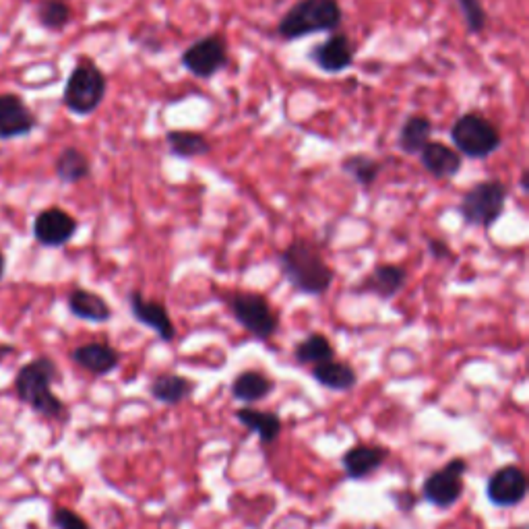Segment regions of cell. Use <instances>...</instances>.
<instances>
[{
  "mask_svg": "<svg viewBox=\"0 0 529 529\" xmlns=\"http://www.w3.org/2000/svg\"><path fill=\"white\" fill-rule=\"evenodd\" d=\"M286 282L302 296H323L331 290L335 273L321 255L319 246L306 238L292 240L277 255Z\"/></svg>",
  "mask_w": 529,
  "mask_h": 529,
  "instance_id": "1",
  "label": "cell"
},
{
  "mask_svg": "<svg viewBox=\"0 0 529 529\" xmlns=\"http://www.w3.org/2000/svg\"><path fill=\"white\" fill-rule=\"evenodd\" d=\"M60 379L58 364L50 356H38L23 364L15 377L17 399L31 412L46 420H62L67 416V406L52 385Z\"/></svg>",
  "mask_w": 529,
  "mask_h": 529,
  "instance_id": "2",
  "label": "cell"
},
{
  "mask_svg": "<svg viewBox=\"0 0 529 529\" xmlns=\"http://www.w3.org/2000/svg\"><path fill=\"white\" fill-rule=\"evenodd\" d=\"M344 21V11L337 0H298L277 23V36L294 42L321 31H335Z\"/></svg>",
  "mask_w": 529,
  "mask_h": 529,
  "instance_id": "3",
  "label": "cell"
},
{
  "mask_svg": "<svg viewBox=\"0 0 529 529\" xmlns=\"http://www.w3.org/2000/svg\"><path fill=\"white\" fill-rule=\"evenodd\" d=\"M509 189L501 180H484L465 191L459 201V215L465 226L490 230L505 213Z\"/></svg>",
  "mask_w": 529,
  "mask_h": 529,
  "instance_id": "4",
  "label": "cell"
},
{
  "mask_svg": "<svg viewBox=\"0 0 529 529\" xmlns=\"http://www.w3.org/2000/svg\"><path fill=\"white\" fill-rule=\"evenodd\" d=\"M455 149L470 160H486L503 145L499 127L480 112H468L455 120L451 129Z\"/></svg>",
  "mask_w": 529,
  "mask_h": 529,
  "instance_id": "5",
  "label": "cell"
},
{
  "mask_svg": "<svg viewBox=\"0 0 529 529\" xmlns=\"http://www.w3.org/2000/svg\"><path fill=\"white\" fill-rule=\"evenodd\" d=\"M106 89H108V81L102 69L96 65V62L83 58L77 62V67L69 75L62 100H65V106L73 114L89 116L104 102Z\"/></svg>",
  "mask_w": 529,
  "mask_h": 529,
  "instance_id": "6",
  "label": "cell"
},
{
  "mask_svg": "<svg viewBox=\"0 0 529 529\" xmlns=\"http://www.w3.org/2000/svg\"><path fill=\"white\" fill-rule=\"evenodd\" d=\"M228 306L238 325L257 341H267L279 331L277 310L259 292H234L228 298Z\"/></svg>",
  "mask_w": 529,
  "mask_h": 529,
  "instance_id": "7",
  "label": "cell"
},
{
  "mask_svg": "<svg viewBox=\"0 0 529 529\" xmlns=\"http://www.w3.org/2000/svg\"><path fill=\"white\" fill-rule=\"evenodd\" d=\"M465 472H468V461L463 457H453L443 468L424 478L422 499L437 509H451L463 496Z\"/></svg>",
  "mask_w": 529,
  "mask_h": 529,
  "instance_id": "8",
  "label": "cell"
},
{
  "mask_svg": "<svg viewBox=\"0 0 529 529\" xmlns=\"http://www.w3.org/2000/svg\"><path fill=\"white\" fill-rule=\"evenodd\" d=\"M180 62L191 75L211 79L228 65V44L220 34L205 36L182 52Z\"/></svg>",
  "mask_w": 529,
  "mask_h": 529,
  "instance_id": "9",
  "label": "cell"
},
{
  "mask_svg": "<svg viewBox=\"0 0 529 529\" xmlns=\"http://www.w3.org/2000/svg\"><path fill=\"white\" fill-rule=\"evenodd\" d=\"M529 482L519 465H503L494 470L486 482V499L492 507L513 509L527 499Z\"/></svg>",
  "mask_w": 529,
  "mask_h": 529,
  "instance_id": "10",
  "label": "cell"
},
{
  "mask_svg": "<svg viewBox=\"0 0 529 529\" xmlns=\"http://www.w3.org/2000/svg\"><path fill=\"white\" fill-rule=\"evenodd\" d=\"M77 230L79 222L69 211L60 207H48L40 211L34 220V238L46 248H60L69 244Z\"/></svg>",
  "mask_w": 529,
  "mask_h": 529,
  "instance_id": "11",
  "label": "cell"
},
{
  "mask_svg": "<svg viewBox=\"0 0 529 529\" xmlns=\"http://www.w3.org/2000/svg\"><path fill=\"white\" fill-rule=\"evenodd\" d=\"M127 300H129L131 315L135 317L137 323L155 331V335H158L162 341H166V344L176 339V327L164 302L149 300L139 290H131Z\"/></svg>",
  "mask_w": 529,
  "mask_h": 529,
  "instance_id": "12",
  "label": "cell"
},
{
  "mask_svg": "<svg viewBox=\"0 0 529 529\" xmlns=\"http://www.w3.org/2000/svg\"><path fill=\"white\" fill-rule=\"evenodd\" d=\"M408 284V271L401 265L385 263L372 269L354 288V294H370L381 300L395 298Z\"/></svg>",
  "mask_w": 529,
  "mask_h": 529,
  "instance_id": "13",
  "label": "cell"
},
{
  "mask_svg": "<svg viewBox=\"0 0 529 529\" xmlns=\"http://www.w3.org/2000/svg\"><path fill=\"white\" fill-rule=\"evenodd\" d=\"M38 127V120L31 108L15 93L0 96V139L25 137Z\"/></svg>",
  "mask_w": 529,
  "mask_h": 529,
  "instance_id": "14",
  "label": "cell"
},
{
  "mask_svg": "<svg viewBox=\"0 0 529 529\" xmlns=\"http://www.w3.org/2000/svg\"><path fill=\"white\" fill-rule=\"evenodd\" d=\"M71 360L89 372L91 377H108L120 366V352L106 341H91V344L77 346L71 352Z\"/></svg>",
  "mask_w": 529,
  "mask_h": 529,
  "instance_id": "15",
  "label": "cell"
},
{
  "mask_svg": "<svg viewBox=\"0 0 529 529\" xmlns=\"http://www.w3.org/2000/svg\"><path fill=\"white\" fill-rule=\"evenodd\" d=\"M389 455L391 451L383 445H354L341 455V468L348 480H364L375 474Z\"/></svg>",
  "mask_w": 529,
  "mask_h": 529,
  "instance_id": "16",
  "label": "cell"
},
{
  "mask_svg": "<svg viewBox=\"0 0 529 529\" xmlns=\"http://www.w3.org/2000/svg\"><path fill=\"white\" fill-rule=\"evenodd\" d=\"M354 44L348 36L335 34L327 38L323 44L315 46L310 52V58L315 60V65L325 73H344L354 65Z\"/></svg>",
  "mask_w": 529,
  "mask_h": 529,
  "instance_id": "17",
  "label": "cell"
},
{
  "mask_svg": "<svg viewBox=\"0 0 529 529\" xmlns=\"http://www.w3.org/2000/svg\"><path fill=\"white\" fill-rule=\"evenodd\" d=\"M418 155L424 170L437 180H449L457 176L463 166V155L441 141H428Z\"/></svg>",
  "mask_w": 529,
  "mask_h": 529,
  "instance_id": "18",
  "label": "cell"
},
{
  "mask_svg": "<svg viewBox=\"0 0 529 529\" xmlns=\"http://www.w3.org/2000/svg\"><path fill=\"white\" fill-rule=\"evenodd\" d=\"M67 306L75 319L87 323L104 325L112 319V306L106 302V298L87 288H73L67 296Z\"/></svg>",
  "mask_w": 529,
  "mask_h": 529,
  "instance_id": "19",
  "label": "cell"
},
{
  "mask_svg": "<svg viewBox=\"0 0 529 529\" xmlns=\"http://www.w3.org/2000/svg\"><path fill=\"white\" fill-rule=\"evenodd\" d=\"M195 391L197 383L189 377L176 375V372H160L149 383V395L164 406H178V403L191 399Z\"/></svg>",
  "mask_w": 529,
  "mask_h": 529,
  "instance_id": "20",
  "label": "cell"
},
{
  "mask_svg": "<svg viewBox=\"0 0 529 529\" xmlns=\"http://www.w3.org/2000/svg\"><path fill=\"white\" fill-rule=\"evenodd\" d=\"M310 377H313L321 387L335 393H348L358 385L356 368L350 362L337 358L315 364L313 370H310Z\"/></svg>",
  "mask_w": 529,
  "mask_h": 529,
  "instance_id": "21",
  "label": "cell"
},
{
  "mask_svg": "<svg viewBox=\"0 0 529 529\" xmlns=\"http://www.w3.org/2000/svg\"><path fill=\"white\" fill-rule=\"evenodd\" d=\"M275 391V381L263 370H242L230 385V393L236 401L253 406V403L265 401Z\"/></svg>",
  "mask_w": 529,
  "mask_h": 529,
  "instance_id": "22",
  "label": "cell"
},
{
  "mask_svg": "<svg viewBox=\"0 0 529 529\" xmlns=\"http://www.w3.org/2000/svg\"><path fill=\"white\" fill-rule=\"evenodd\" d=\"M236 420L255 434H259V441L263 445H273L279 434H282V418H279L275 412L269 410H255L251 406H242L236 410Z\"/></svg>",
  "mask_w": 529,
  "mask_h": 529,
  "instance_id": "23",
  "label": "cell"
},
{
  "mask_svg": "<svg viewBox=\"0 0 529 529\" xmlns=\"http://www.w3.org/2000/svg\"><path fill=\"white\" fill-rule=\"evenodd\" d=\"M432 137V122L422 114H412L403 122L397 137V147L406 155H418Z\"/></svg>",
  "mask_w": 529,
  "mask_h": 529,
  "instance_id": "24",
  "label": "cell"
},
{
  "mask_svg": "<svg viewBox=\"0 0 529 529\" xmlns=\"http://www.w3.org/2000/svg\"><path fill=\"white\" fill-rule=\"evenodd\" d=\"M166 145L172 155L182 160H193L211 153L209 139L203 133L195 131H170L166 133Z\"/></svg>",
  "mask_w": 529,
  "mask_h": 529,
  "instance_id": "25",
  "label": "cell"
},
{
  "mask_svg": "<svg viewBox=\"0 0 529 529\" xmlns=\"http://www.w3.org/2000/svg\"><path fill=\"white\" fill-rule=\"evenodd\" d=\"M54 170H56V176L60 182L77 184V182L89 178L91 162H89L87 155L83 151H79L77 147H67V149H62L56 158Z\"/></svg>",
  "mask_w": 529,
  "mask_h": 529,
  "instance_id": "26",
  "label": "cell"
},
{
  "mask_svg": "<svg viewBox=\"0 0 529 529\" xmlns=\"http://www.w3.org/2000/svg\"><path fill=\"white\" fill-rule=\"evenodd\" d=\"M294 358L298 364H308L315 366L327 360L335 358V348L331 344V339L325 333H310L306 335L300 344L294 348Z\"/></svg>",
  "mask_w": 529,
  "mask_h": 529,
  "instance_id": "27",
  "label": "cell"
},
{
  "mask_svg": "<svg viewBox=\"0 0 529 529\" xmlns=\"http://www.w3.org/2000/svg\"><path fill=\"white\" fill-rule=\"evenodd\" d=\"M381 168H383L381 162L370 158L366 153H352L348 158L341 160V170H344V174H348L356 184H360L362 189H370V186L377 182Z\"/></svg>",
  "mask_w": 529,
  "mask_h": 529,
  "instance_id": "28",
  "label": "cell"
},
{
  "mask_svg": "<svg viewBox=\"0 0 529 529\" xmlns=\"http://www.w3.org/2000/svg\"><path fill=\"white\" fill-rule=\"evenodd\" d=\"M38 19L46 29L60 31L71 23L73 11L65 0H42L38 7Z\"/></svg>",
  "mask_w": 529,
  "mask_h": 529,
  "instance_id": "29",
  "label": "cell"
},
{
  "mask_svg": "<svg viewBox=\"0 0 529 529\" xmlns=\"http://www.w3.org/2000/svg\"><path fill=\"white\" fill-rule=\"evenodd\" d=\"M457 5H459V11L465 19V27H468L470 34L480 36L488 23V15H486L482 0H457Z\"/></svg>",
  "mask_w": 529,
  "mask_h": 529,
  "instance_id": "30",
  "label": "cell"
},
{
  "mask_svg": "<svg viewBox=\"0 0 529 529\" xmlns=\"http://www.w3.org/2000/svg\"><path fill=\"white\" fill-rule=\"evenodd\" d=\"M50 525L54 529H91L87 519L69 507H54L50 513Z\"/></svg>",
  "mask_w": 529,
  "mask_h": 529,
  "instance_id": "31",
  "label": "cell"
},
{
  "mask_svg": "<svg viewBox=\"0 0 529 529\" xmlns=\"http://www.w3.org/2000/svg\"><path fill=\"white\" fill-rule=\"evenodd\" d=\"M426 248H428V253L432 259H437V261H455V253H453V248L449 246V242L441 240V238H428L426 240Z\"/></svg>",
  "mask_w": 529,
  "mask_h": 529,
  "instance_id": "32",
  "label": "cell"
},
{
  "mask_svg": "<svg viewBox=\"0 0 529 529\" xmlns=\"http://www.w3.org/2000/svg\"><path fill=\"white\" fill-rule=\"evenodd\" d=\"M391 496V499H393V505H395V509H399V511H403V513H410V511H414L416 509V505H418V496L414 494V490H408V488H403V490H397V492H391L389 494Z\"/></svg>",
  "mask_w": 529,
  "mask_h": 529,
  "instance_id": "33",
  "label": "cell"
},
{
  "mask_svg": "<svg viewBox=\"0 0 529 529\" xmlns=\"http://www.w3.org/2000/svg\"><path fill=\"white\" fill-rule=\"evenodd\" d=\"M519 184H521V191H523V193L529 191V172H527V170L521 172V182H519Z\"/></svg>",
  "mask_w": 529,
  "mask_h": 529,
  "instance_id": "34",
  "label": "cell"
},
{
  "mask_svg": "<svg viewBox=\"0 0 529 529\" xmlns=\"http://www.w3.org/2000/svg\"><path fill=\"white\" fill-rule=\"evenodd\" d=\"M5 269H7V257L3 251H0V282H3V277H5Z\"/></svg>",
  "mask_w": 529,
  "mask_h": 529,
  "instance_id": "35",
  "label": "cell"
},
{
  "mask_svg": "<svg viewBox=\"0 0 529 529\" xmlns=\"http://www.w3.org/2000/svg\"><path fill=\"white\" fill-rule=\"evenodd\" d=\"M13 352H15V348L9 346V344H3V346H0V358H3V356H9V354H13Z\"/></svg>",
  "mask_w": 529,
  "mask_h": 529,
  "instance_id": "36",
  "label": "cell"
},
{
  "mask_svg": "<svg viewBox=\"0 0 529 529\" xmlns=\"http://www.w3.org/2000/svg\"><path fill=\"white\" fill-rule=\"evenodd\" d=\"M509 529H527V525L521 523V525H513V527H509Z\"/></svg>",
  "mask_w": 529,
  "mask_h": 529,
  "instance_id": "37",
  "label": "cell"
}]
</instances>
